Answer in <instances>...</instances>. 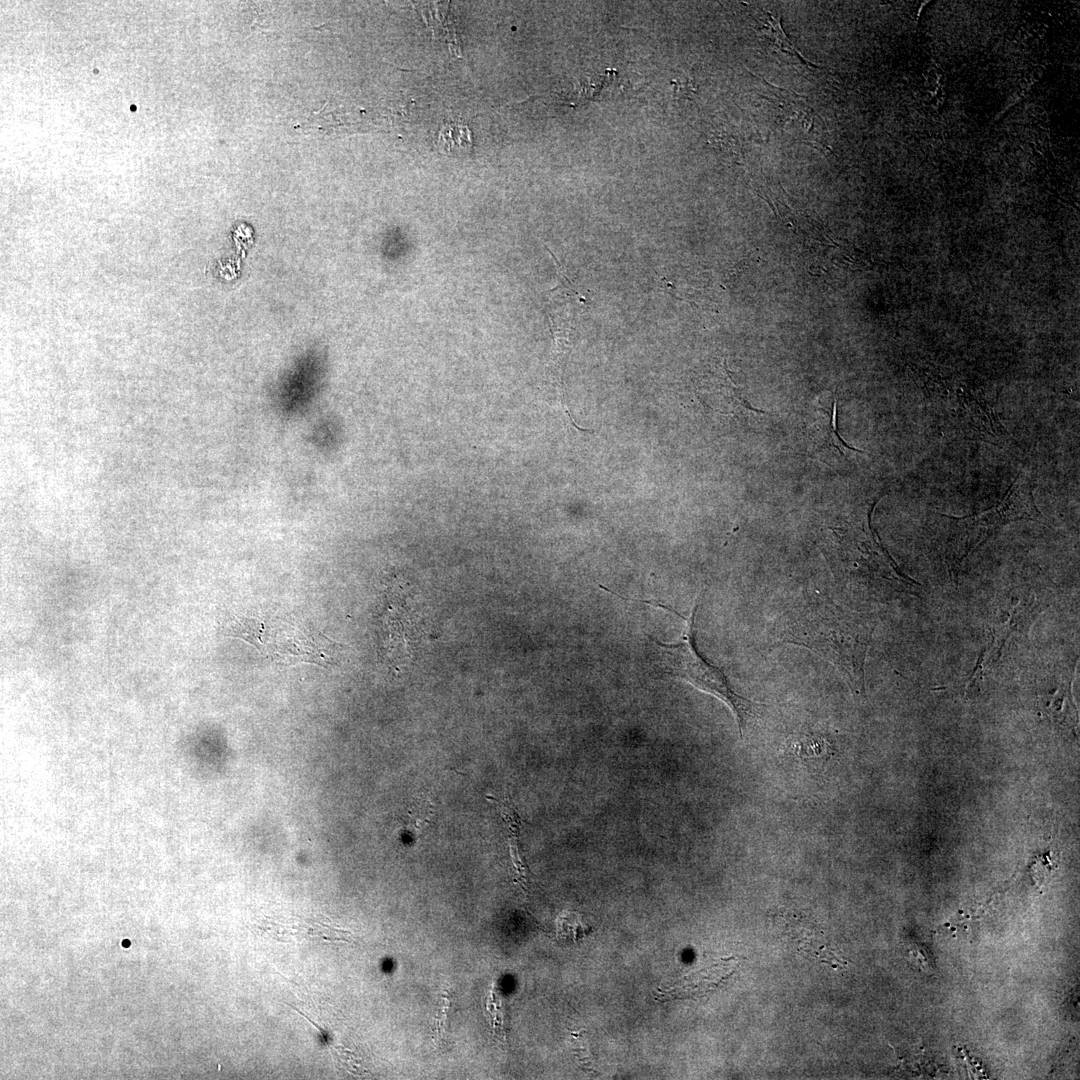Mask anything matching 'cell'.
<instances>
[{"label": "cell", "mask_w": 1080, "mask_h": 1080, "mask_svg": "<svg viewBox=\"0 0 1080 1080\" xmlns=\"http://www.w3.org/2000/svg\"><path fill=\"white\" fill-rule=\"evenodd\" d=\"M872 628L857 614L824 595L805 596L786 610L774 628L778 644L808 648L835 665L853 692L864 691V667Z\"/></svg>", "instance_id": "obj_1"}, {"label": "cell", "mask_w": 1080, "mask_h": 1080, "mask_svg": "<svg viewBox=\"0 0 1080 1080\" xmlns=\"http://www.w3.org/2000/svg\"><path fill=\"white\" fill-rule=\"evenodd\" d=\"M654 602H652V606H659L673 612L685 620L686 624L681 636L675 642L662 643L649 637L652 643L653 665L658 671L682 679L696 689L724 702L734 714L738 732L742 738L748 722L760 717L766 705L753 702L737 694L730 686L724 672L700 655L695 641V618L698 603L693 606L690 616L685 618L674 609L659 602H656V604Z\"/></svg>", "instance_id": "obj_2"}, {"label": "cell", "mask_w": 1080, "mask_h": 1080, "mask_svg": "<svg viewBox=\"0 0 1080 1080\" xmlns=\"http://www.w3.org/2000/svg\"><path fill=\"white\" fill-rule=\"evenodd\" d=\"M868 527L847 521L830 526L821 551L834 577L843 584L899 589L907 582Z\"/></svg>", "instance_id": "obj_3"}, {"label": "cell", "mask_w": 1080, "mask_h": 1080, "mask_svg": "<svg viewBox=\"0 0 1080 1080\" xmlns=\"http://www.w3.org/2000/svg\"><path fill=\"white\" fill-rule=\"evenodd\" d=\"M238 636L269 657L287 663H329L330 655L304 632L280 620L261 621L244 617Z\"/></svg>", "instance_id": "obj_4"}, {"label": "cell", "mask_w": 1080, "mask_h": 1080, "mask_svg": "<svg viewBox=\"0 0 1080 1080\" xmlns=\"http://www.w3.org/2000/svg\"><path fill=\"white\" fill-rule=\"evenodd\" d=\"M1034 482L1026 471L1019 473L1004 497L990 509L975 516L962 518L970 527L963 558L987 540L1002 526L1016 520L1045 522L1034 497Z\"/></svg>", "instance_id": "obj_5"}, {"label": "cell", "mask_w": 1080, "mask_h": 1080, "mask_svg": "<svg viewBox=\"0 0 1080 1080\" xmlns=\"http://www.w3.org/2000/svg\"><path fill=\"white\" fill-rule=\"evenodd\" d=\"M810 449L815 453L844 455L845 451L861 452L849 447L839 436L836 427V400L821 398L814 404L808 422Z\"/></svg>", "instance_id": "obj_6"}, {"label": "cell", "mask_w": 1080, "mask_h": 1080, "mask_svg": "<svg viewBox=\"0 0 1080 1080\" xmlns=\"http://www.w3.org/2000/svg\"><path fill=\"white\" fill-rule=\"evenodd\" d=\"M732 964L731 959L720 960L702 970L687 974L670 985L658 987L655 999L666 1002L705 994L729 977Z\"/></svg>", "instance_id": "obj_7"}, {"label": "cell", "mask_w": 1080, "mask_h": 1080, "mask_svg": "<svg viewBox=\"0 0 1080 1080\" xmlns=\"http://www.w3.org/2000/svg\"><path fill=\"white\" fill-rule=\"evenodd\" d=\"M258 932L274 939H283L295 936L305 939H320L324 941H349L350 932L345 931L330 923L317 920H305L303 922H278L262 920L255 924Z\"/></svg>", "instance_id": "obj_8"}, {"label": "cell", "mask_w": 1080, "mask_h": 1080, "mask_svg": "<svg viewBox=\"0 0 1080 1080\" xmlns=\"http://www.w3.org/2000/svg\"><path fill=\"white\" fill-rule=\"evenodd\" d=\"M489 799H491L488 796ZM492 801L496 802L503 819L507 824L508 829V843L510 849V856L514 871V882L524 891H528V870L523 861V857L520 850L519 833L521 829V820L516 813L512 803L506 799L498 801L496 798H492Z\"/></svg>", "instance_id": "obj_9"}, {"label": "cell", "mask_w": 1080, "mask_h": 1080, "mask_svg": "<svg viewBox=\"0 0 1080 1080\" xmlns=\"http://www.w3.org/2000/svg\"><path fill=\"white\" fill-rule=\"evenodd\" d=\"M438 145L445 153H467L472 148L471 132L462 123L449 122L439 132Z\"/></svg>", "instance_id": "obj_10"}, {"label": "cell", "mask_w": 1080, "mask_h": 1080, "mask_svg": "<svg viewBox=\"0 0 1080 1080\" xmlns=\"http://www.w3.org/2000/svg\"><path fill=\"white\" fill-rule=\"evenodd\" d=\"M787 746L791 752H798L801 756H813L825 750V743L821 738L804 733L790 737Z\"/></svg>", "instance_id": "obj_11"}, {"label": "cell", "mask_w": 1080, "mask_h": 1080, "mask_svg": "<svg viewBox=\"0 0 1080 1080\" xmlns=\"http://www.w3.org/2000/svg\"><path fill=\"white\" fill-rule=\"evenodd\" d=\"M570 1046L571 1051L574 1054L577 1062L583 1067V1069L589 1073H593V1057L589 1051L588 1042L586 1039V1031L578 1030L570 1034Z\"/></svg>", "instance_id": "obj_12"}, {"label": "cell", "mask_w": 1080, "mask_h": 1080, "mask_svg": "<svg viewBox=\"0 0 1080 1080\" xmlns=\"http://www.w3.org/2000/svg\"><path fill=\"white\" fill-rule=\"evenodd\" d=\"M433 814L432 803L425 798H418L409 811V823L410 830L413 834L422 829L426 825Z\"/></svg>", "instance_id": "obj_13"}, {"label": "cell", "mask_w": 1080, "mask_h": 1080, "mask_svg": "<svg viewBox=\"0 0 1080 1080\" xmlns=\"http://www.w3.org/2000/svg\"><path fill=\"white\" fill-rule=\"evenodd\" d=\"M495 996L496 995L494 994V991L492 989L490 991V995H489V999H488V1003H487L486 1007H487V1010L489 1011V1013L491 1015L492 1027H493L494 1034L496 1035V1037H498L499 1039H501L503 1041L505 1039V1031H504V1025H503V1022H504V1020H503V1009H502V1007L500 1005V1001H498Z\"/></svg>", "instance_id": "obj_14"}, {"label": "cell", "mask_w": 1080, "mask_h": 1080, "mask_svg": "<svg viewBox=\"0 0 1080 1080\" xmlns=\"http://www.w3.org/2000/svg\"><path fill=\"white\" fill-rule=\"evenodd\" d=\"M450 1008V995L445 992L442 996V1004L440 1005L438 1016L436 1018V1036L440 1040L447 1026V1015Z\"/></svg>", "instance_id": "obj_15"}]
</instances>
